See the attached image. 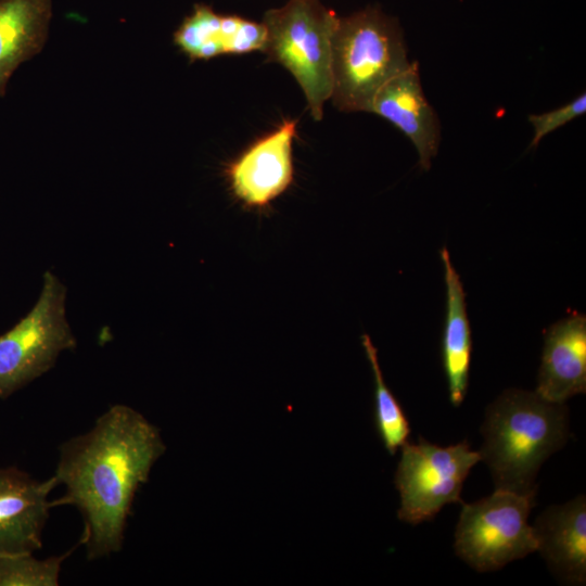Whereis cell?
Returning a JSON list of instances; mask_svg holds the SVG:
<instances>
[{"mask_svg": "<svg viewBox=\"0 0 586 586\" xmlns=\"http://www.w3.org/2000/svg\"><path fill=\"white\" fill-rule=\"evenodd\" d=\"M59 450L52 476L65 493L52 507L71 505L79 511V544L88 560L120 551L138 489L166 450L160 429L135 408L116 404Z\"/></svg>", "mask_w": 586, "mask_h": 586, "instance_id": "cell-1", "label": "cell"}, {"mask_svg": "<svg viewBox=\"0 0 586 586\" xmlns=\"http://www.w3.org/2000/svg\"><path fill=\"white\" fill-rule=\"evenodd\" d=\"M481 434L479 453L496 489L535 496L542 464L570 436L568 408L535 391L508 388L487 406Z\"/></svg>", "mask_w": 586, "mask_h": 586, "instance_id": "cell-2", "label": "cell"}, {"mask_svg": "<svg viewBox=\"0 0 586 586\" xmlns=\"http://www.w3.org/2000/svg\"><path fill=\"white\" fill-rule=\"evenodd\" d=\"M411 64L394 17L373 7L339 16L331 40L330 99L342 112H369L377 92Z\"/></svg>", "mask_w": 586, "mask_h": 586, "instance_id": "cell-3", "label": "cell"}, {"mask_svg": "<svg viewBox=\"0 0 586 586\" xmlns=\"http://www.w3.org/2000/svg\"><path fill=\"white\" fill-rule=\"evenodd\" d=\"M337 18L320 0H288L263 18L267 33L263 52L292 74L316 120L331 98V40Z\"/></svg>", "mask_w": 586, "mask_h": 586, "instance_id": "cell-4", "label": "cell"}, {"mask_svg": "<svg viewBox=\"0 0 586 586\" xmlns=\"http://www.w3.org/2000/svg\"><path fill=\"white\" fill-rule=\"evenodd\" d=\"M534 495L496 489L463 504L455 531L456 555L479 572L496 571L537 551L530 512Z\"/></svg>", "mask_w": 586, "mask_h": 586, "instance_id": "cell-5", "label": "cell"}, {"mask_svg": "<svg viewBox=\"0 0 586 586\" xmlns=\"http://www.w3.org/2000/svg\"><path fill=\"white\" fill-rule=\"evenodd\" d=\"M65 286L47 271L36 305L0 335V399L49 371L76 340L65 319Z\"/></svg>", "mask_w": 586, "mask_h": 586, "instance_id": "cell-6", "label": "cell"}, {"mask_svg": "<svg viewBox=\"0 0 586 586\" xmlns=\"http://www.w3.org/2000/svg\"><path fill=\"white\" fill-rule=\"evenodd\" d=\"M394 476L400 496L397 518L409 524L432 520L447 504L463 502L460 494L471 469L481 461L467 441L441 447L420 437L406 442Z\"/></svg>", "mask_w": 586, "mask_h": 586, "instance_id": "cell-7", "label": "cell"}, {"mask_svg": "<svg viewBox=\"0 0 586 586\" xmlns=\"http://www.w3.org/2000/svg\"><path fill=\"white\" fill-rule=\"evenodd\" d=\"M296 126L297 119H284L227 166L230 189L245 206L266 207L293 182L292 145Z\"/></svg>", "mask_w": 586, "mask_h": 586, "instance_id": "cell-8", "label": "cell"}, {"mask_svg": "<svg viewBox=\"0 0 586 586\" xmlns=\"http://www.w3.org/2000/svg\"><path fill=\"white\" fill-rule=\"evenodd\" d=\"M56 486L53 476L38 481L16 467L0 468V557L41 549Z\"/></svg>", "mask_w": 586, "mask_h": 586, "instance_id": "cell-9", "label": "cell"}, {"mask_svg": "<svg viewBox=\"0 0 586 586\" xmlns=\"http://www.w3.org/2000/svg\"><path fill=\"white\" fill-rule=\"evenodd\" d=\"M369 112L399 129L413 144L421 169H430L441 142V124L423 93L417 62L377 92Z\"/></svg>", "mask_w": 586, "mask_h": 586, "instance_id": "cell-10", "label": "cell"}, {"mask_svg": "<svg viewBox=\"0 0 586 586\" xmlns=\"http://www.w3.org/2000/svg\"><path fill=\"white\" fill-rule=\"evenodd\" d=\"M535 392L557 404L586 392L584 314L571 311L545 330Z\"/></svg>", "mask_w": 586, "mask_h": 586, "instance_id": "cell-11", "label": "cell"}, {"mask_svg": "<svg viewBox=\"0 0 586 586\" xmlns=\"http://www.w3.org/2000/svg\"><path fill=\"white\" fill-rule=\"evenodd\" d=\"M540 552L551 572L564 584L586 582V498L552 505L532 525Z\"/></svg>", "mask_w": 586, "mask_h": 586, "instance_id": "cell-12", "label": "cell"}, {"mask_svg": "<svg viewBox=\"0 0 586 586\" xmlns=\"http://www.w3.org/2000/svg\"><path fill=\"white\" fill-rule=\"evenodd\" d=\"M440 257L444 267L446 292L442 365L447 380L449 400L458 407L464 400L468 391L472 336L464 288L447 247L441 249Z\"/></svg>", "mask_w": 586, "mask_h": 586, "instance_id": "cell-13", "label": "cell"}, {"mask_svg": "<svg viewBox=\"0 0 586 586\" xmlns=\"http://www.w3.org/2000/svg\"><path fill=\"white\" fill-rule=\"evenodd\" d=\"M52 0H0V97L18 65L47 40Z\"/></svg>", "mask_w": 586, "mask_h": 586, "instance_id": "cell-14", "label": "cell"}, {"mask_svg": "<svg viewBox=\"0 0 586 586\" xmlns=\"http://www.w3.org/2000/svg\"><path fill=\"white\" fill-rule=\"evenodd\" d=\"M361 344L374 379V424L385 449L394 455L410 435V424L403 407L388 388L378 359V351L368 334Z\"/></svg>", "mask_w": 586, "mask_h": 586, "instance_id": "cell-15", "label": "cell"}, {"mask_svg": "<svg viewBox=\"0 0 586 586\" xmlns=\"http://www.w3.org/2000/svg\"><path fill=\"white\" fill-rule=\"evenodd\" d=\"M174 42L191 62L224 54L222 14L195 3L174 34Z\"/></svg>", "mask_w": 586, "mask_h": 586, "instance_id": "cell-16", "label": "cell"}, {"mask_svg": "<svg viewBox=\"0 0 586 586\" xmlns=\"http://www.w3.org/2000/svg\"><path fill=\"white\" fill-rule=\"evenodd\" d=\"M79 546V542L68 551L46 559H37L33 553L0 557V586H58L62 564Z\"/></svg>", "mask_w": 586, "mask_h": 586, "instance_id": "cell-17", "label": "cell"}, {"mask_svg": "<svg viewBox=\"0 0 586 586\" xmlns=\"http://www.w3.org/2000/svg\"><path fill=\"white\" fill-rule=\"evenodd\" d=\"M265 25L239 15L222 14L224 54H244L263 51L266 42Z\"/></svg>", "mask_w": 586, "mask_h": 586, "instance_id": "cell-18", "label": "cell"}, {"mask_svg": "<svg viewBox=\"0 0 586 586\" xmlns=\"http://www.w3.org/2000/svg\"><path fill=\"white\" fill-rule=\"evenodd\" d=\"M585 112L586 94L583 92L565 105L550 112L530 115L528 122L532 124L534 129L530 148L537 146L544 137L585 114Z\"/></svg>", "mask_w": 586, "mask_h": 586, "instance_id": "cell-19", "label": "cell"}]
</instances>
